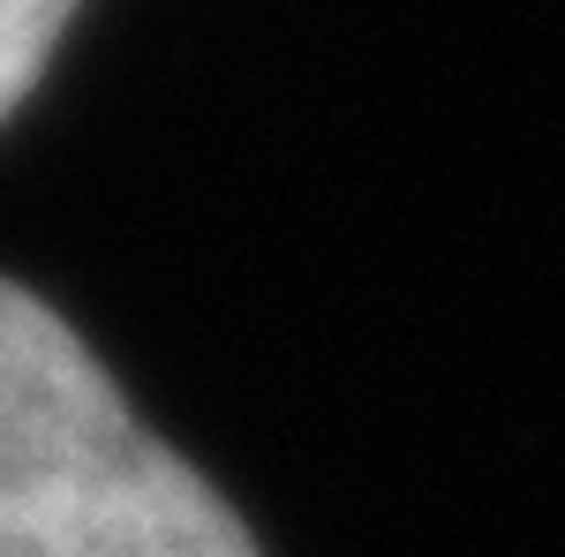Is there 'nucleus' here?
<instances>
[{
    "label": "nucleus",
    "instance_id": "2",
    "mask_svg": "<svg viewBox=\"0 0 565 557\" xmlns=\"http://www.w3.org/2000/svg\"><path fill=\"white\" fill-rule=\"evenodd\" d=\"M76 0H0V121L31 98V84L45 76L53 45L68 31Z\"/></svg>",
    "mask_w": 565,
    "mask_h": 557
},
{
    "label": "nucleus",
    "instance_id": "1",
    "mask_svg": "<svg viewBox=\"0 0 565 557\" xmlns=\"http://www.w3.org/2000/svg\"><path fill=\"white\" fill-rule=\"evenodd\" d=\"M0 557H257L61 309L0 279Z\"/></svg>",
    "mask_w": 565,
    "mask_h": 557
}]
</instances>
